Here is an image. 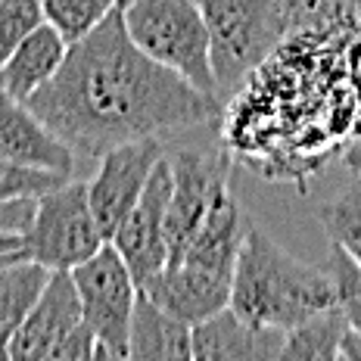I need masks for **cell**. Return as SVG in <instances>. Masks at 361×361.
I'll return each instance as SVG.
<instances>
[{
	"instance_id": "cell-29",
	"label": "cell",
	"mask_w": 361,
	"mask_h": 361,
	"mask_svg": "<svg viewBox=\"0 0 361 361\" xmlns=\"http://www.w3.org/2000/svg\"><path fill=\"white\" fill-rule=\"evenodd\" d=\"M358 180H361V171H358Z\"/></svg>"
},
{
	"instance_id": "cell-10",
	"label": "cell",
	"mask_w": 361,
	"mask_h": 361,
	"mask_svg": "<svg viewBox=\"0 0 361 361\" xmlns=\"http://www.w3.org/2000/svg\"><path fill=\"white\" fill-rule=\"evenodd\" d=\"M81 321H85V314H81V299H78V290H75L72 274L69 271H54L41 299L25 314V321L16 327V334L6 340L10 358L13 361L50 358L54 345Z\"/></svg>"
},
{
	"instance_id": "cell-13",
	"label": "cell",
	"mask_w": 361,
	"mask_h": 361,
	"mask_svg": "<svg viewBox=\"0 0 361 361\" xmlns=\"http://www.w3.org/2000/svg\"><path fill=\"white\" fill-rule=\"evenodd\" d=\"M0 156L63 175H75L78 169L75 162L78 156L72 153V147L56 137L25 100H16L4 90H0Z\"/></svg>"
},
{
	"instance_id": "cell-14",
	"label": "cell",
	"mask_w": 361,
	"mask_h": 361,
	"mask_svg": "<svg viewBox=\"0 0 361 361\" xmlns=\"http://www.w3.org/2000/svg\"><path fill=\"white\" fill-rule=\"evenodd\" d=\"M66 54H69V41L44 19L41 25L4 59V66H0V90L16 97V100L35 97L37 90L59 72Z\"/></svg>"
},
{
	"instance_id": "cell-18",
	"label": "cell",
	"mask_w": 361,
	"mask_h": 361,
	"mask_svg": "<svg viewBox=\"0 0 361 361\" xmlns=\"http://www.w3.org/2000/svg\"><path fill=\"white\" fill-rule=\"evenodd\" d=\"M318 221L324 224L330 243L345 250L361 265V180L321 206Z\"/></svg>"
},
{
	"instance_id": "cell-4",
	"label": "cell",
	"mask_w": 361,
	"mask_h": 361,
	"mask_svg": "<svg viewBox=\"0 0 361 361\" xmlns=\"http://www.w3.org/2000/svg\"><path fill=\"white\" fill-rule=\"evenodd\" d=\"M122 19L131 41L149 59L178 72L193 87L218 97L209 28L200 0H125Z\"/></svg>"
},
{
	"instance_id": "cell-11",
	"label": "cell",
	"mask_w": 361,
	"mask_h": 361,
	"mask_svg": "<svg viewBox=\"0 0 361 361\" xmlns=\"http://www.w3.org/2000/svg\"><path fill=\"white\" fill-rule=\"evenodd\" d=\"M231 281L234 277L218 274V271H206L190 262H175V265L156 271L140 287V293H147L159 308L193 327L209 314L221 312L224 305H231Z\"/></svg>"
},
{
	"instance_id": "cell-8",
	"label": "cell",
	"mask_w": 361,
	"mask_h": 361,
	"mask_svg": "<svg viewBox=\"0 0 361 361\" xmlns=\"http://www.w3.org/2000/svg\"><path fill=\"white\" fill-rule=\"evenodd\" d=\"M169 153L162 137H140L109 147L97 156V171L87 180V200L103 237H112L122 218L140 200L156 162Z\"/></svg>"
},
{
	"instance_id": "cell-27",
	"label": "cell",
	"mask_w": 361,
	"mask_h": 361,
	"mask_svg": "<svg viewBox=\"0 0 361 361\" xmlns=\"http://www.w3.org/2000/svg\"><path fill=\"white\" fill-rule=\"evenodd\" d=\"M22 252H25V250H10V252H0V268H4L6 262H13V259H16V255H22Z\"/></svg>"
},
{
	"instance_id": "cell-7",
	"label": "cell",
	"mask_w": 361,
	"mask_h": 361,
	"mask_svg": "<svg viewBox=\"0 0 361 361\" xmlns=\"http://www.w3.org/2000/svg\"><path fill=\"white\" fill-rule=\"evenodd\" d=\"M171 162V197L165 212V240H169V262L184 255L202 218L215 206L228 187L231 162L221 149H175L169 153Z\"/></svg>"
},
{
	"instance_id": "cell-30",
	"label": "cell",
	"mask_w": 361,
	"mask_h": 361,
	"mask_svg": "<svg viewBox=\"0 0 361 361\" xmlns=\"http://www.w3.org/2000/svg\"><path fill=\"white\" fill-rule=\"evenodd\" d=\"M0 4H4V0H0Z\"/></svg>"
},
{
	"instance_id": "cell-25",
	"label": "cell",
	"mask_w": 361,
	"mask_h": 361,
	"mask_svg": "<svg viewBox=\"0 0 361 361\" xmlns=\"http://www.w3.org/2000/svg\"><path fill=\"white\" fill-rule=\"evenodd\" d=\"M340 361H361V334L355 327H345L340 340Z\"/></svg>"
},
{
	"instance_id": "cell-3",
	"label": "cell",
	"mask_w": 361,
	"mask_h": 361,
	"mask_svg": "<svg viewBox=\"0 0 361 361\" xmlns=\"http://www.w3.org/2000/svg\"><path fill=\"white\" fill-rule=\"evenodd\" d=\"M218 97L234 94L290 35L283 0H200Z\"/></svg>"
},
{
	"instance_id": "cell-28",
	"label": "cell",
	"mask_w": 361,
	"mask_h": 361,
	"mask_svg": "<svg viewBox=\"0 0 361 361\" xmlns=\"http://www.w3.org/2000/svg\"><path fill=\"white\" fill-rule=\"evenodd\" d=\"M0 361H10V349H6L4 340H0Z\"/></svg>"
},
{
	"instance_id": "cell-15",
	"label": "cell",
	"mask_w": 361,
	"mask_h": 361,
	"mask_svg": "<svg viewBox=\"0 0 361 361\" xmlns=\"http://www.w3.org/2000/svg\"><path fill=\"white\" fill-rule=\"evenodd\" d=\"M128 358L131 361H187L193 358L190 324L159 308L137 290L128 327Z\"/></svg>"
},
{
	"instance_id": "cell-6",
	"label": "cell",
	"mask_w": 361,
	"mask_h": 361,
	"mask_svg": "<svg viewBox=\"0 0 361 361\" xmlns=\"http://www.w3.org/2000/svg\"><path fill=\"white\" fill-rule=\"evenodd\" d=\"M69 274L81 299V314L97 336L94 361L128 358V327H131L134 299H137L140 287L118 250L106 240L87 262L75 265Z\"/></svg>"
},
{
	"instance_id": "cell-20",
	"label": "cell",
	"mask_w": 361,
	"mask_h": 361,
	"mask_svg": "<svg viewBox=\"0 0 361 361\" xmlns=\"http://www.w3.org/2000/svg\"><path fill=\"white\" fill-rule=\"evenodd\" d=\"M75 175H63V171L37 169V165L13 162L0 156V202H16V200H37L47 190L66 184Z\"/></svg>"
},
{
	"instance_id": "cell-23",
	"label": "cell",
	"mask_w": 361,
	"mask_h": 361,
	"mask_svg": "<svg viewBox=\"0 0 361 361\" xmlns=\"http://www.w3.org/2000/svg\"><path fill=\"white\" fill-rule=\"evenodd\" d=\"M94 349H97L94 330L87 327V321H81L54 345L50 361H94Z\"/></svg>"
},
{
	"instance_id": "cell-22",
	"label": "cell",
	"mask_w": 361,
	"mask_h": 361,
	"mask_svg": "<svg viewBox=\"0 0 361 361\" xmlns=\"http://www.w3.org/2000/svg\"><path fill=\"white\" fill-rule=\"evenodd\" d=\"M44 22L41 0H4L0 4V66Z\"/></svg>"
},
{
	"instance_id": "cell-1",
	"label": "cell",
	"mask_w": 361,
	"mask_h": 361,
	"mask_svg": "<svg viewBox=\"0 0 361 361\" xmlns=\"http://www.w3.org/2000/svg\"><path fill=\"white\" fill-rule=\"evenodd\" d=\"M28 106L81 159L140 137H169L215 122L224 103L149 59L131 41L122 6L69 44L63 66Z\"/></svg>"
},
{
	"instance_id": "cell-5",
	"label": "cell",
	"mask_w": 361,
	"mask_h": 361,
	"mask_svg": "<svg viewBox=\"0 0 361 361\" xmlns=\"http://www.w3.org/2000/svg\"><path fill=\"white\" fill-rule=\"evenodd\" d=\"M106 243L87 200V184L69 178L66 184L35 200L32 224L22 231V250L50 271H72Z\"/></svg>"
},
{
	"instance_id": "cell-17",
	"label": "cell",
	"mask_w": 361,
	"mask_h": 361,
	"mask_svg": "<svg viewBox=\"0 0 361 361\" xmlns=\"http://www.w3.org/2000/svg\"><path fill=\"white\" fill-rule=\"evenodd\" d=\"M349 327L340 305L305 318L302 324L287 330L281 361H340V340Z\"/></svg>"
},
{
	"instance_id": "cell-12",
	"label": "cell",
	"mask_w": 361,
	"mask_h": 361,
	"mask_svg": "<svg viewBox=\"0 0 361 361\" xmlns=\"http://www.w3.org/2000/svg\"><path fill=\"white\" fill-rule=\"evenodd\" d=\"M283 340L287 330L250 324L231 305L190 327L193 358L200 361H274L281 358Z\"/></svg>"
},
{
	"instance_id": "cell-21",
	"label": "cell",
	"mask_w": 361,
	"mask_h": 361,
	"mask_svg": "<svg viewBox=\"0 0 361 361\" xmlns=\"http://www.w3.org/2000/svg\"><path fill=\"white\" fill-rule=\"evenodd\" d=\"M324 268H327L330 281H334L340 312L345 314L349 327H355L361 334V265L345 250H340L336 243H330Z\"/></svg>"
},
{
	"instance_id": "cell-24",
	"label": "cell",
	"mask_w": 361,
	"mask_h": 361,
	"mask_svg": "<svg viewBox=\"0 0 361 361\" xmlns=\"http://www.w3.org/2000/svg\"><path fill=\"white\" fill-rule=\"evenodd\" d=\"M35 200H16V202H0V231L22 234L32 224Z\"/></svg>"
},
{
	"instance_id": "cell-9",
	"label": "cell",
	"mask_w": 361,
	"mask_h": 361,
	"mask_svg": "<svg viewBox=\"0 0 361 361\" xmlns=\"http://www.w3.org/2000/svg\"><path fill=\"white\" fill-rule=\"evenodd\" d=\"M169 197H171V162H169V153H165L156 162L140 200L134 202V209L122 218L116 234L109 237V243L125 259L137 287H144L149 277L159 268H165V262H169V240H165Z\"/></svg>"
},
{
	"instance_id": "cell-2",
	"label": "cell",
	"mask_w": 361,
	"mask_h": 361,
	"mask_svg": "<svg viewBox=\"0 0 361 361\" xmlns=\"http://www.w3.org/2000/svg\"><path fill=\"white\" fill-rule=\"evenodd\" d=\"M336 305L327 268H314L250 224L231 281V308L259 327L290 330Z\"/></svg>"
},
{
	"instance_id": "cell-26",
	"label": "cell",
	"mask_w": 361,
	"mask_h": 361,
	"mask_svg": "<svg viewBox=\"0 0 361 361\" xmlns=\"http://www.w3.org/2000/svg\"><path fill=\"white\" fill-rule=\"evenodd\" d=\"M22 250V234H10V231H0V252Z\"/></svg>"
},
{
	"instance_id": "cell-16",
	"label": "cell",
	"mask_w": 361,
	"mask_h": 361,
	"mask_svg": "<svg viewBox=\"0 0 361 361\" xmlns=\"http://www.w3.org/2000/svg\"><path fill=\"white\" fill-rule=\"evenodd\" d=\"M50 274L54 271L35 262L28 252L16 255L13 262H6L0 268V340L4 343L16 334V327L41 299Z\"/></svg>"
},
{
	"instance_id": "cell-19",
	"label": "cell",
	"mask_w": 361,
	"mask_h": 361,
	"mask_svg": "<svg viewBox=\"0 0 361 361\" xmlns=\"http://www.w3.org/2000/svg\"><path fill=\"white\" fill-rule=\"evenodd\" d=\"M41 6L44 19L69 44H75L94 32L116 6H122V0H41Z\"/></svg>"
}]
</instances>
